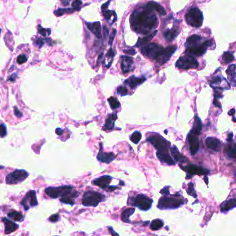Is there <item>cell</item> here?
<instances>
[{
    "label": "cell",
    "mask_w": 236,
    "mask_h": 236,
    "mask_svg": "<svg viewBox=\"0 0 236 236\" xmlns=\"http://www.w3.org/2000/svg\"><path fill=\"white\" fill-rule=\"evenodd\" d=\"M130 23L132 29L136 33L148 35L157 26L158 19L153 11L145 7L134 11L130 15Z\"/></svg>",
    "instance_id": "obj_1"
},
{
    "label": "cell",
    "mask_w": 236,
    "mask_h": 236,
    "mask_svg": "<svg viewBox=\"0 0 236 236\" xmlns=\"http://www.w3.org/2000/svg\"><path fill=\"white\" fill-rule=\"evenodd\" d=\"M73 188L70 186H63L60 187H48L46 188L45 192L51 198L56 199L58 197H64L68 196L77 197V192L73 191Z\"/></svg>",
    "instance_id": "obj_2"
},
{
    "label": "cell",
    "mask_w": 236,
    "mask_h": 236,
    "mask_svg": "<svg viewBox=\"0 0 236 236\" xmlns=\"http://www.w3.org/2000/svg\"><path fill=\"white\" fill-rule=\"evenodd\" d=\"M203 20V14L197 8H191L186 14V22L193 27H200L202 25Z\"/></svg>",
    "instance_id": "obj_3"
},
{
    "label": "cell",
    "mask_w": 236,
    "mask_h": 236,
    "mask_svg": "<svg viewBox=\"0 0 236 236\" xmlns=\"http://www.w3.org/2000/svg\"><path fill=\"white\" fill-rule=\"evenodd\" d=\"M104 195L93 191H86L84 194L82 204L84 206L96 207L101 201L104 200Z\"/></svg>",
    "instance_id": "obj_4"
},
{
    "label": "cell",
    "mask_w": 236,
    "mask_h": 236,
    "mask_svg": "<svg viewBox=\"0 0 236 236\" xmlns=\"http://www.w3.org/2000/svg\"><path fill=\"white\" fill-rule=\"evenodd\" d=\"M184 204V201L175 197L163 196L158 201L157 207L161 210L178 209Z\"/></svg>",
    "instance_id": "obj_5"
},
{
    "label": "cell",
    "mask_w": 236,
    "mask_h": 236,
    "mask_svg": "<svg viewBox=\"0 0 236 236\" xmlns=\"http://www.w3.org/2000/svg\"><path fill=\"white\" fill-rule=\"evenodd\" d=\"M147 141L151 143L159 153H169L170 144L159 135L149 136L147 139Z\"/></svg>",
    "instance_id": "obj_6"
},
{
    "label": "cell",
    "mask_w": 236,
    "mask_h": 236,
    "mask_svg": "<svg viewBox=\"0 0 236 236\" xmlns=\"http://www.w3.org/2000/svg\"><path fill=\"white\" fill-rule=\"evenodd\" d=\"M199 66L197 60L191 55H184L180 57L176 62V67L182 69H195Z\"/></svg>",
    "instance_id": "obj_7"
},
{
    "label": "cell",
    "mask_w": 236,
    "mask_h": 236,
    "mask_svg": "<svg viewBox=\"0 0 236 236\" xmlns=\"http://www.w3.org/2000/svg\"><path fill=\"white\" fill-rule=\"evenodd\" d=\"M163 49L164 48L162 46H160L159 45L152 43V44H148L142 46L141 48V52L144 56L149 57L155 60L159 56Z\"/></svg>",
    "instance_id": "obj_8"
},
{
    "label": "cell",
    "mask_w": 236,
    "mask_h": 236,
    "mask_svg": "<svg viewBox=\"0 0 236 236\" xmlns=\"http://www.w3.org/2000/svg\"><path fill=\"white\" fill-rule=\"evenodd\" d=\"M211 44H212V42L210 40H207L201 44L200 43V44L195 46L187 47L186 49V53L191 56H201L205 54L207 49L208 47H209Z\"/></svg>",
    "instance_id": "obj_9"
},
{
    "label": "cell",
    "mask_w": 236,
    "mask_h": 236,
    "mask_svg": "<svg viewBox=\"0 0 236 236\" xmlns=\"http://www.w3.org/2000/svg\"><path fill=\"white\" fill-rule=\"evenodd\" d=\"M28 176H29V173L25 170H16L8 174L6 177V182L8 184H17L24 181L28 177Z\"/></svg>",
    "instance_id": "obj_10"
},
{
    "label": "cell",
    "mask_w": 236,
    "mask_h": 236,
    "mask_svg": "<svg viewBox=\"0 0 236 236\" xmlns=\"http://www.w3.org/2000/svg\"><path fill=\"white\" fill-rule=\"evenodd\" d=\"M153 201V200L148 197L147 195L139 194L134 198L133 205L136 207H138L139 209L145 211L151 209Z\"/></svg>",
    "instance_id": "obj_11"
},
{
    "label": "cell",
    "mask_w": 236,
    "mask_h": 236,
    "mask_svg": "<svg viewBox=\"0 0 236 236\" xmlns=\"http://www.w3.org/2000/svg\"><path fill=\"white\" fill-rule=\"evenodd\" d=\"M25 210H28L30 206H35L38 204L35 191H30L26 195L21 202Z\"/></svg>",
    "instance_id": "obj_12"
},
{
    "label": "cell",
    "mask_w": 236,
    "mask_h": 236,
    "mask_svg": "<svg viewBox=\"0 0 236 236\" xmlns=\"http://www.w3.org/2000/svg\"><path fill=\"white\" fill-rule=\"evenodd\" d=\"M182 168L187 172L188 175H207L210 172L209 170L203 168L195 166V165H188L187 166H181Z\"/></svg>",
    "instance_id": "obj_13"
},
{
    "label": "cell",
    "mask_w": 236,
    "mask_h": 236,
    "mask_svg": "<svg viewBox=\"0 0 236 236\" xmlns=\"http://www.w3.org/2000/svg\"><path fill=\"white\" fill-rule=\"evenodd\" d=\"M176 49L177 47L175 46H169V47H167L166 49L164 48L163 51H161L160 57L157 58L156 62H157V63H159L161 64L166 63V62L169 60L170 58L172 56V55L175 53Z\"/></svg>",
    "instance_id": "obj_14"
},
{
    "label": "cell",
    "mask_w": 236,
    "mask_h": 236,
    "mask_svg": "<svg viewBox=\"0 0 236 236\" xmlns=\"http://www.w3.org/2000/svg\"><path fill=\"white\" fill-rule=\"evenodd\" d=\"M210 85L215 89H229L230 86L228 82L225 78H222L219 76H216L211 80Z\"/></svg>",
    "instance_id": "obj_15"
},
{
    "label": "cell",
    "mask_w": 236,
    "mask_h": 236,
    "mask_svg": "<svg viewBox=\"0 0 236 236\" xmlns=\"http://www.w3.org/2000/svg\"><path fill=\"white\" fill-rule=\"evenodd\" d=\"M187 139L189 144V148H190L191 153L192 155H195L197 153L199 147H200V142H199L197 136L192 134L191 132H189Z\"/></svg>",
    "instance_id": "obj_16"
},
{
    "label": "cell",
    "mask_w": 236,
    "mask_h": 236,
    "mask_svg": "<svg viewBox=\"0 0 236 236\" xmlns=\"http://www.w3.org/2000/svg\"><path fill=\"white\" fill-rule=\"evenodd\" d=\"M112 180V177L111 176L108 175H104L102 176L101 177H99L93 180V183L95 185L99 186V188H101L104 190H107L108 188L109 187V184Z\"/></svg>",
    "instance_id": "obj_17"
},
{
    "label": "cell",
    "mask_w": 236,
    "mask_h": 236,
    "mask_svg": "<svg viewBox=\"0 0 236 236\" xmlns=\"http://www.w3.org/2000/svg\"><path fill=\"white\" fill-rule=\"evenodd\" d=\"M100 150L98 154V159L102 163H110L115 159H116V155L113 153H104L103 149H102V145L100 144Z\"/></svg>",
    "instance_id": "obj_18"
},
{
    "label": "cell",
    "mask_w": 236,
    "mask_h": 236,
    "mask_svg": "<svg viewBox=\"0 0 236 236\" xmlns=\"http://www.w3.org/2000/svg\"><path fill=\"white\" fill-rule=\"evenodd\" d=\"M86 25L89 31H91L98 38H102V28L99 21H95L93 23L86 22Z\"/></svg>",
    "instance_id": "obj_19"
},
{
    "label": "cell",
    "mask_w": 236,
    "mask_h": 236,
    "mask_svg": "<svg viewBox=\"0 0 236 236\" xmlns=\"http://www.w3.org/2000/svg\"><path fill=\"white\" fill-rule=\"evenodd\" d=\"M146 80L145 78H137L135 76H131L129 78L125 80L124 84L129 86L131 89H135L137 87L140 85L141 84Z\"/></svg>",
    "instance_id": "obj_20"
},
{
    "label": "cell",
    "mask_w": 236,
    "mask_h": 236,
    "mask_svg": "<svg viewBox=\"0 0 236 236\" xmlns=\"http://www.w3.org/2000/svg\"><path fill=\"white\" fill-rule=\"evenodd\" d=\"M206 145L211 150L217 152L219 151L220 148H221V143H220V141L218 139L213 137H208L206 139Z\"/></svg>",
    "instance_id": "obj_21"
},
{
    "label": "cell",
    "mask_w": 236,
    "mask_h": 236,
    "mask_svg": "<svg viewBox=\"0 0 236 236\" xmlns=\"http://www.w3.org/2000/svg\"><path fill=\"white\" fill-rule=\"evenodd\" d=\"M226 73L233 86H236V64H231L226 69Z\"/></svg>",
    "instance_id": "obj_22"
},
{
    "label": "cell",
    "mask_w": 236,
    "mask_h": 236,
    "mask_svg": "<svg viewBox=\"0 0 236 236\" xmlns=\"http://www.w3.org/2000/svg\"><path fill=\"white\" fill-rule=\"evenodd\" d=\"M157 157L161 162L166 163L168 165L171 166L175 164V161H173L169 153H159V152H157Z\"/></svg>",
    "instance_id": "obj_23"
},
{
    "label": "cell",
    "mask_w": 236,
    "mask_h": 236,
    "mask_svg": "<svg viewBox=\"0 0 236 236\" xmlns=\"http://www.w3.org/2000/svg\"><path fill=\"white\" fill-rule=\"evenodd\" d=\"M148 8L151 9L153 11H157L158 13H159L160 15H165L166 14V12L165 11V9L163 7H161L160 4H158V3H156L155 2H148V4L146 5Z\"/></svg>",
    "instance_id": "obj_24"
},
{
    "label": "cell",
    "mask_w": 236,
    "mask_h": 236,
    "mask_svg": "<svg viewBox=\"0 0 236 236\" xmlns=\"http://www.w3.org/2000/svg\"><path fill=\"white\" fill-rule=\"evenodd\" d=\"M2 221L4 222V225H5V234H9L12 232H14L19 228V226L17 224H16L14 222H12L8 219L5 218V217L2 218Z\"/></svg>",
    "instance_id": "obj_25"
},
{
    "label": "cell",
    "mask_w": 236,
    "mask_h": 236,
    "mask_svg": "<svg viewBox=\"0 0 236 236\" xmlns=\"http://www.w3.org/2000/svg\"><path fill=\"white\" fill-rule=\"evenodd\" d=\"M236 207V198L231 199L228 201H224V202L220 205V210L222 213L227 212V211L231 210Z\"/></svg>",
    "instance_id": "obj_26"
},
{
    "label": "cell",
    "mask_w": 236,
    "mask_h": 236,
    "mask_svg": "<svg viewBox=\"0 0 236 236\" xmlns=\"http://www.w3.org/2000/svg\"><path fill=\"white\" fill-rule=\"evenodd\" d=\"M133 63V60L132 58L129 56H124L121 63V67H122V72L126 73L130 71L132 64Z\"/></svg>",
    "instance_id": "obj_27"
},
{
    "label": "cell",
    "mask_w": 236,
    "mask_h": 236,
    "mask_svg": "<svg viewBox=\"0 0 236 236\" xmlns=\"http://www.w3.org/2000/svg\"><path fill=\"white\" fill-rule=\"evenodd\" d=\"M202 129V124L201 120L197 115H195L194 123L193 125V129L191 130L190 132L192 133V134L197 136L198 135L200 134Z\"/></svg>",
    "instance_id": "obj_28"
},
{
    "label": "cell",
    "mask_w": 236,
    "mask_h": 236,
    "mask_svg": "<svg viewBox=\"0 0 236 236\" xmlns=\"http://www.w3.org/2000/svg\"><path fill=\"white\" fill-rule=\"evenodd\" d=\"M170 153H171V154L173 155V158L175 159V160L177 161V162L185 163L187 161L186 158L179 153V152L178 151V148H176V146H173L170 148Z\"/></svg>",
    "instance_id": "obj_29"
},
{
    "label": "cell",
    "mask_w": 236,
    "mask_h": 236,
    "mask_svg": "<svg viewBox=\"0 0 236 236\" xmlns=\"http://www.w3.org/2000/svg\"><path fill=\"white\" fill-rule=\"evenodd\" d=\"M157 32V31H154L152 33H150L148 34V35H147L146 37H144V38H139V40H138V42H137L136 45H135V46H137V47H139V46H145L147 45V43L150 41V40H152V38H153V37L155 35V34H156V33Z\"/></svg>",
    "instance_id": "obj_30"
},
{
    "label": "cell",
    "mask_w": 236,
    "mask_h": 236,
    "mask_svg": "<svg viewBox=\"0 0 236 236\" xmlns=\"http://www.w3.org/2000/svg\"><path fill=\"white\" fill-rule=\"evenodd\" d=\"M179 31L177 28L173 27L170 29H168L166 32H164V36L169 41H172L178 35Z\"/></svg>",
    "instance_id": "obj_31"
},
{
    "label": "cell",
    "mask_w": 236,
    "mask_h": 236,
    "mask_svg": "<svg viewBox=\"0 0 236 236\" xmlns=\"http://www.w3.org/2000/svg\"><path fill=\"white\" fill-rule=\"evenodd\" d=\"M201 40H202V38L197 35H193L190 36L189 38H188L187 40H186V48L200 44Z\"/></svg>",
    "instance_id": "obj_32"
},
{
    "label": "cell",
    "mask_w": 236,
    "mask_h": 236,
    "mask_svg": "<svg viewBox=\"0 0 236 236\" xmlns=\"http://www.w3.org/2000/svg\"><path fill=\"white\" fill-rule=\"evenodd\" d=\"M135 212V209L133 208H130V209H126L124 210L122 213L121 215V219L122 221L125 223H130V217Z\"/></svg>",
    "instance_id": "obj_33"
},
{
    "label": "cell",
    "mask_w": 236,
    "mask_h": 236,
    "mask_svg": "<svg viewBox=\"0 0 236 236\" xmlns=\"http://www.w3.org/2000/svg\"><path fill=\"white\" fill-rule=\"evenodd\" d=\"M225 153L229 158L236 159V144L228 145L225 148Z\"/></svg>",
    "instance_id": "obj_34"
},
{
    "label": "cell",
    "mask_w": 236,
    "mask_h": 236,
    "mask_svg": "<svg viewBox=\"0 0 236 236\" xmlns=\"http://www.w3.org/2000/svg\"><path fill=\"white\" fill-rule=\"evenodd\" d=\"M8 216L10 217V218L15 220L17 222H21L24 220V215H22V213L20 212H18V211L16 210H11V212H9L8 213Z\"/></svg>",
    "instance_id": "obj_35"
},
{
    "label": "cell",
    "mask_w": 236,
    "mask_h": 236,
    "mask_svg": "<svg viewBox=\"0 0 236 236\" xmlns=\"http://www.w3.org/2000/svg\"><path fill=\"white\" fill-rule=\"evenodd\" d=\"M117 119V115L116 114H112L111 116L108 118L106 120V123L104 127V130H112L113 128L114 127V123H115V120Z\"/></svg>",
    "instance_id": "obj_36"
},
{
    "label": "cell",
    "mask_w": 236,
    "mask_h": 236,
    "mask_svg": "<svg viewBox=\"0 0 236 236\" xmlns=\"http://www.w3.org/2000/svg\"><path fill=\"white\" fill-rule=\"evenodd\" d=\"M164 225V222L160 219H155L151 224V229L153 231H157L160 229Z\"/></svg>",
    "instance_id": "obj_37"
},
{
    "label": "cell",
    "mask_w": 236,
    "mask_h": 236,
    "mask_svg": "<svg viewBox=\"0 0 236 236\" xmlns=\"http://www.w3.org/2000/svg\"><path fill=\"white\" fill-rule=\"evenodd\" d=\"M142 139V134L139 132H133L132 135L130 136V141L133 143H134L135 144H138V143Z\"/></svg>",
    "instance_id": "obj_38"
},
{
    "label": "cell",
    "mask_w": 236,
    "mask_h": 236,
    "mask_svg": "<svg viewBox=\"0 0 236 236\" xmlns=\"http://www.w3.org/2000/svg\"><path fill=\"white\" fill-rule=\"evenodd\" d=\"M108 102H109L111 109H113V110H116V109L119 108L120 107V102L118 101L117 100V98H116L115 97L109 98H108Z\"/></svg>",
    "instance_id": "obj_39"
},
{
    "label": "cell",
    "mask_w": 236,
    "mask_h": 236,
    "mask_svg": "<svg viewBox=\"0 0 236 236\" xmlns=\"http://www.w3.org/2000/svg\"><path fill=\"white\" fill-rule=\"evenodd\" d=\"M75 11L74 9L72 8H59L58 10L56 11L55 12V14L57 15V16H61V15H64L65 13H73V12H75Z\"/></svg>",
    "instance_id": "obj_40"
},
{
    "label": "cell",
    "mask_w": 236,
    "mask_h": 236,
    "mask_svg": "<svg viewBox=\"0 0 236 236\" xmlns=\"http://www.w3.org/2000/svg\"><path fill=\"white\" fill-rule=\"evenodd\" d=\"M222 58L226 63H231V62L234 60V56L231 53L225 52L223 54Z\"/></svg>",
    "instance_id": "obj_41"
},
{
    "label": "cell",
    "mask_w": 236,
    "mask_h": 236,
    "mask_svg": "<svg viewBox=\"0 0 236 236\" xmlns=\"http://www.w3.org/2000/svg\"><path fill=\"white\" fill-rule=\"evenodd\" d=\"M74 197L73 196H68V197H61L60 198V201L64 204H70L71 206L75 204V201L73 200V198Z\"/></svg>",
    "instance_id": "obj_42"
},
{
    "label": "cell",
    "mask_w": 236,
    "mask_h": 236,
    "mask_svg": "<svg viewBox=\"0 0 236 236\" xmlns=\"http://www.w3.org/2000/svg\"><path fill=\"white\" fill-rule=\"evenodd\" d=\"M187 192L188 195H191V196H193L195 198L197 197V194L196 192H195V191L194 189V187H193V184H192V183H189L188 184V190H187Z\"/></svg>",
    "instance_id": "obj_43"
},
{
    "label": "cell",
    "mask_w": 236,
    "mask_h": 236,
    "mask_svg": "<svg viewBox=\"0 0 236 236\" xmlns=\"http://www.w3.org/2000/svg\"><path fill=\"white\" fill-rule=\"evenodd\" d=\"M38 31L39 33L41 34V35H42L43 36H47V35H49L50 34H51V29H43V28H42L41 26H38Z\"/></svg>",
    "instance_id": "obj_44"
},
{
    "label": "cell",
    "mask_w": 236,
    "mask_h": 236,
    "mask_svg": "<svg viewBox=\"0 0 236 236\" xmlns=\"http://www.w3.org/2000/svg\"><path fill=\"white\" fill-rule=\"evenodd\" d=\"M27 60H28V58L26 56V55L22 54V55H20L17 57V62L18 64H24V63H26V62L27 61Z\"/></svg>",
    "instance_id": "obj_45"
},
{
    "label": "cell",
    "mask_w": 236,
    "mask_h": 236,
    "mask_svg": "<svg viewBox=\"0 0 236 236\" xmlns=\"http://www.w3.org/2000/svg\"><path fill=\"white\" fill-rule=\"evenodd\" d=\"M117 93L121 96H126L128 94V90L123 86H120L117 88Z\"/></svg>",
    "instance_id": "obj_46"
},
{
    "label": "cell",
    "mask_w": 236,
    "mask_h": 236,
    "mask_svg": "<svg viewBox=\"0 0 236 236\" xmlns=\"http://www.w3.org/2000/svg\"><path fill=\"white\" fill-rule=\"evenodd\" d=\"M7 133V130H6V127L4 124H1L0 125V137H4Z\"/></svg>",
    "instance_id": "obj_47"
},
{
    "label": "cell",
    "mask_w": 236,
    "mask_h": 236,
    "mask_svg": "<svg viewBox=\"0 0 236 236\" xmlns=\"http://www.w3.org/2000/svg\"><path fill=\"white\" fill-rule=\"evenodd\" d=\"M82 4V2L81 1H74L73 2V8L75 11H78L81 8V6Z\"/></svg>",
    "instance_id": "obj_48"
},
{
    "label": "cell",
    "mask_w": 236,
    "mask_h": 236,
    "mask_svg": "<svg viewBox=\"0 0 236 236\" xmlns=\"http://www.w3.org/2000/svg\"><path fill=\"white\" fill-rule=\"evenodd\" d=\"M59 219H60V215H59L58 213H57V214H54V215H51L49 217L48 219H49V221L51 222H56L58 221Z\"/></svg>",
    "instance_id": "obj_49"
},
{
    "label": "cell",
    "mask_w": 236,
    "mask_h": 236,
    "mask_svg": "<svg viewBox=\"0 0 236 236\" xmlns=\"http://www.w3.org/2000/svg\"><path fill=\"white\" fill-rule=\"evenodd\" d=\"M169 186H166L164 187L163 189H161L160 191V193L163 195V196H168V195H170V192H169Z\"/></svg>",
    "instance_id": "obj_50"
},
{
    "label": "cell",
    "mask_w": 236,
    "mask_h": 236,
    "mask_svg": "<svg viewBox=\"0 0 236 236\" xmlns=\"http://www.w3.org/2000/svg\"><path fill=\"white\" fill-rule=\"evenodd\" d=\"M116 30L114 29L113 33H111V35L110 36L109 41H108V44H109L110 45H111L112 43H113V40H114V38H115V36H116Z\"/></svg>",
    "instance_id": "obj_51"
},
{
    "label": "cell",
    "mask_w": 236,
    "mask_h": 236,
    "mask_svg": "<svg viewBox=\"0 0 236 236\" xmlns=\"http://www.w3.org/2000/svg\"><path fill=\"white\" fill-rule=\"evenodd\" d=\"M124 52L126 54L131 55H135L136 54V51L135 50H133V49H130V50H124Z\"/></svg>",
    "instance_id": "obj_52"
},
{
    "label": "cell",
    "mask_w": 236,
    "mask_h": 236,
    "mask_svg": "<svg viewBox=\"0 0 236 236\" xmlns=\"http://www.w3.org/2000/svg\"><path fill=\"white\" fill-rule=\"evenodd\" d=\"M108 229H109V231L111 233L112 236H120L119 234H117V233L115 232V231L113 230V229L112 228V227H111V226H108Z\"/></svg>",
    "instance_id": "obj_53"
},
{
    "label": "cell",
    "mask_w": 236,
    "mask_h": 236,
    "mask_svg": "<svg viewBox=\"0 0 236 236\" xmlns=\"http://www.w3.org/2000/svg\"><path fill=\"white\" fill-rule=\"evenodd\" d=\"M15 114L18 117H21V116H22V113H21L20 111H19L17 107H15Z\"/></svg>",
    "instance_id": "obj_54"
},
{
    "label": "cell",
    "mask_w": 236,
    "mask_h": 236,
    "mask_svg": "<svg viewBox=\"0 0 236 236\" xmlns=\"http://www.w3.org/2000/svg\"><path fill=\"white\" fill-rule=\"evenodd\" d=\"M213 103H214V105H216V107H221V104L220 103V102H219L218 101H217V98H215V99H214Z\"/></svg>",
    "instance_id": "obj_55"
},
{
    "label": "cell",
    "mask_w": 236,
    "mask_h": 236,
    "mask_svg": "<svg viewBox=\"0 0 236 236\" xmlns=\"http://www.w3.org/2000/svg\"><path fill=\"white\" fill-rule=\"evenodd\" d=\"M107 55H108L109 57H111V58H113L114 57V51L112 49H111L109 51H108Z\"/></svg>",
    "instance_id": "obj_56"
},
{
    "label": "cell",
    "mask_w": 236,
    "mask_h": 236,
    "mask_svg": "<svg viewBox=\"0 0 236 236\" xmlns=\"http://www.w3.org/2000/svg\"><path fill=\"white\" fill-rule=\"evenodd\" d=\"M63 130H62L60 128H57L56 129V134H57V135H61L62 133H63Z\"/></svg>",
    "instance_id": "obj_57"
},
{
    "label": "cell",
    "mask_w": 236,
    "mask_h": 236,
    "mask_svg": "<svg viewBox=\"0 0 236 236\" xmlns=\"http://www.w3.org/2000/svg\"><path fill=\"white\" fill-rule=\"evenodd\" d=\"M103 30H104V33L105 38H107V36L108 35V30L107 29V28L106 26H104Z\"/></svg>",
    "instance_id": "obj_58"
},
{
    "label": "cell",
    "mask_w": 236,
    "mask_h": 236,
    "mask_svg": "<svg viewBox=\"0 0 236 236\" xmlns=\"http://www.w3.org/2000/svg\"><path fill=\"white\" fill-rule=\"evenodd\" d=\"M232 137H233V133H230V134L228 136V139H227V141H232Z\"/></svg>",
    "instance_id": "obj_59"
},
{
    "label": "cell",
    "mask_w": 236,
    "mask_h": 236,
    "mask_svg": "<svg viewBox=\"0 0 236 236\" xmlns=\"http://www.w3.org/2000/svg\"><path fill=\"white\" fill-rule=\"evenodd\" d=\"M235 114V110L234 109H232V110H230V111L229 112V115H231V116H234Z\"/></svg>",
    "instance_id": "obj_60"
},
{
    "label": "cell",
    "mask_w": 236,
    "mask_h": 236,
    "mask_svg": "<svg viewBox=\"0 0 236 236\" xmlns=\"http://www.w3.org/2000/svg\"><path fill=\"white\" fill-rule=\"evenodd\" d=\"M62 3H63V4H64V6H66L67 4H69V2H65V1H63V2H62Z\"/></svg>",
    "instance_id": "obj_61"
},
{
    "label": "cell",
    "mask_w": 236,
    "mask_h": 236,
    "mask_svg": "<svg viewBox=\"0 0 236 236\" xmlns=\"http://www.w3.org/2000/svg\"><path fill=\"white\" fill-rule=\"evenodd\" d=\"M204 181H205V182H206V184H208V177H207L206 176V177H204Z\"/></svg>",
    "instance_id": "obj_62"
},
{
    "label": "cell",
    "mask_w": 236,
    "mask_h": 236,
    "mask_svg": "<svg viewBox=\"0 0 236 236\" xmlns=\"http://www.w3.org/2000/svg\"><path fill=\"white\" fill-rule=\"evenodd\" d=\"M0 32H1V29H0Z\"/></svg>",
    "instance_id": "obj_63"
}]
</instances>
